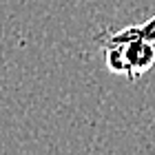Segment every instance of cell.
I'll return each instance as SVG.
<instances>
[{
	"label": "cell",
	"mask_w": 155,
	"mask_h": 155,
	"mask_svg": "<svg viewBox=\"0 0 155 155\" xmlns=\"http://www.w3.org/2000/svg\"><path fill=\"white\" fill-rule=\"evenodd\" d=\"M113 45H120L124 51V60H126V67H129V73H126L129 80H137V78H142L146 71L153 69L155 64L153 42L142 40V38H131L124 42H113Z\"/></svg>",
	"instance_id": "cell-1"
},
{
	"label": "cell",
	"mask_w": 155,
	"mask_h": 155,
	"mask_svg": "<svg viewBox=\"0 0 155 155\" xmlns=\"http://www.w3.org/2000/svg\"><path fill=\"white\" fill-rule=\"evenodd\" d=\"M131 38H142V40H149L155 45V16L144 20L142 25H131L115 33H104V36H100V42H124Z\"/></svg>",
	"instance_id": "cell-2"
}]
</instances>
